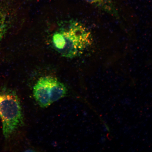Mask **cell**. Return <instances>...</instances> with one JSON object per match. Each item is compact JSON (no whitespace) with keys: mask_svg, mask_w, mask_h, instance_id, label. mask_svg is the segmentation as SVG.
I'll return each mask as SVG.
<instances>
[{"mask_svg":"<svg viewBox=\"0 0 152 152\" xmlns=\"http://www.w3.org/2000/svg\"><path fill=\"white\" fill-rule=\"evenodd\" d=\"M52 41L57 52L62 56L71 58L82 54L92 45V38L90 31L83 24L71 20L55 32Z\"/></svg>","mask_w":152,"mask_h":152,"instance_id":"1","label":"cell"},{"mask_svg":"<svg viewBox=\"0 0 152 152\" xmlns=\"http://www.w3.org/2000/svg\"><path fill=\"white\" fill-rule=\"evenodd\" d=\"M0 118L6 139L10 137L23 124L20 98L16 91L6 87L0 89Z\"/></svg>","mask_w":152,"mask_h":152,"instance_id":"2","label":"cell"},{"mask_svg":"<svg viewBox=\"0 0 152 152\" xmlns=\"http://www.w3.org/2000/svg\"><path fill=\"white\" fill-rule=\"evenodd\" d=\"M51 78L49 76L42 77L34 87V98L42 107H48L52 104L50 99Z\"/></svg>","mask_w":152,"mask_h":152,"instance_id":"3","label":"cell"},{"mask_svg":"<svg viewBox=\"0 0 152 152\" xmlns=\"http://www.w3.org/2000/svg\"><path fill=\"white\" fill-rule=\"evenodd\" d=\"M67 92V89L65 85L56 78L51 77L50 91L51 104L63 98Z\"/></svg>","mask_w":152,"mask_h":152,"instance_id":"4","label":"cell"},{"mask_svg":"<svg viewBox=\"0 0 152 152\" xmlns=\"http://www.w3.org/2000/svg\"><path fill=\"white\" fill-rule=\"evenodd\" d=\"M111 16L119 18L118 10L113 0H84Z\"/></svg>","mask_w":152,"mask_h":152,"instance_id":"5","label":"cell"},{"mask_svg":"<svg viewBox=\"0 0 152 152\" xmlns=\"http://www.w3.org/2000/svg\"><path fill=\"white\" fill-rule=\"evenodd\" d=\"M5 26V20L3 16L0 14V39L2 37Z\"/></svg>","mask_w":152,"mask_h":152,"instance_id":"6","label":"cell"}]
</instances>
